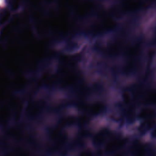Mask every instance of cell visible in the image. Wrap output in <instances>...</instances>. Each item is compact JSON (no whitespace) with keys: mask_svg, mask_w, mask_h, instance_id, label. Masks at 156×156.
<instances>
[{"mask_svg":"<svg viewBox=\"0 0 156 156\" xmlns=\"http://www.w3.org/2000/svg\"><path fill=\"white\" fill-rule=\"evenodd\" d=\"M126 143V140H114L111 142H110L107 147H106V151L107 152H113L115 151L119 148L123 146Z\"/></svg>","mask_w":156,"mask_h":156,"instance_id":"1","label":"cell"},{"mask_svg":"<svg viewBox=\"0 0 156 156\" xmlns=\"http://www.w3.org/2000/svg\"><path fill=\"white\" fill-rule=\"evenodd\" d=\"M132 154L133 156H145V149L140 143H136L132 146Z\"/></svg>","mask_w":156,"mask_h":156,"instance_id":"2","label":"cell"},{"mask_svg":"<svg viewBox=\"0 0 156 156\" xmlns=\"http://www.w3.org/2000/svg\"><path fill=\"white\" fill-rule=\"evenodd\" d=\"M152 136H155V137L156 136V129H155L154 130V132H152Z\"/></svg>","mask_w":156,"mask_h":156,"instance_id":"3","label":"cell"},{"mask_svg":"<svg viewBox=\"0 0 156 156\" xmlns=\"http://www.w3.org/2000/svg\"><path fill=\"white\" fill-rule=\"evenodd\" d=\"M116 156H121V155H116Z\"/></svg>","mask_w":156,"mask_h":156,"instance_id":"4","label":"cell"}]
</instances>
